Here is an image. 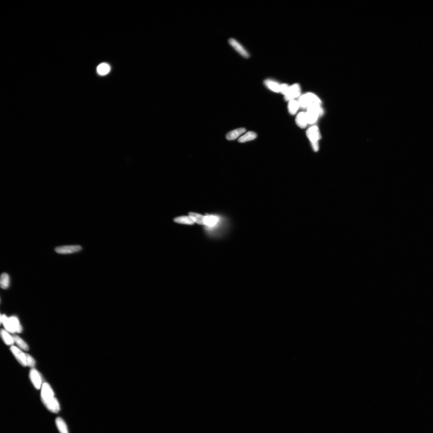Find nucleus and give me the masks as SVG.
I'll return each instance as SVG.
<instances>
[{
	"instance_id": "obj_1",
	"label": "nucleus",
	"mask_w": 433,
	"mask_h": 433,
	"mask_svg": "<svg viewBox=\"0 0 433 433\" xmlns=\"http://www.w3.org/2000/svg\"><path fill=\"white\" fill-rule=\"evenodd\" d=\"M221 142V133L218 129L207 126L200 128L194 133L193 142L196 147L203 151H209L218 146Z\"/></svg>"
},
{
	"instance_id": "obj_2",
	"label": "nucleus",
	"mask_w": 433,
	"mask_h": 433,
	"mask_svg": "<svg viewBox=\"0 0 433 433\" xmlns=\"http://www.w3.org/2000/svg\"><path fill=\"white\" fill-rule=\"evenodd\" d=\"M379 433H409V432L399 429V427L388 425H380L377 427Z\"/></svg>"
},
{
	"instance_id": "obj_3",
	"label": "nucleus",
	"mask_w": 433,
	"mask_h": 433,
	"mask_svg": "<svg viewBox=\"0 0 433 433\" xmlns=\"http://www.w3.org/2000/svg\"><path fill=\"white\" fill-rule=\"evenodd\" d=\"M409 433H433V432L427 430H413L409 432Z\"/></svg>"
},
{
	"instance_id": "obj_4",
	"label": "nucleus",
	"mask_w": 433,
	"mask_h": 433,
	"mask_svg": "<svg viewBox=\"0 0 433 433\" xmlns=\"http://www.w3.org/2000/svg\"><path fill=\"white\" fill-rule=\"evenodd\" d=\"M360 433H379L377 432H360Z\"/></svg>"
}]
</instances>
